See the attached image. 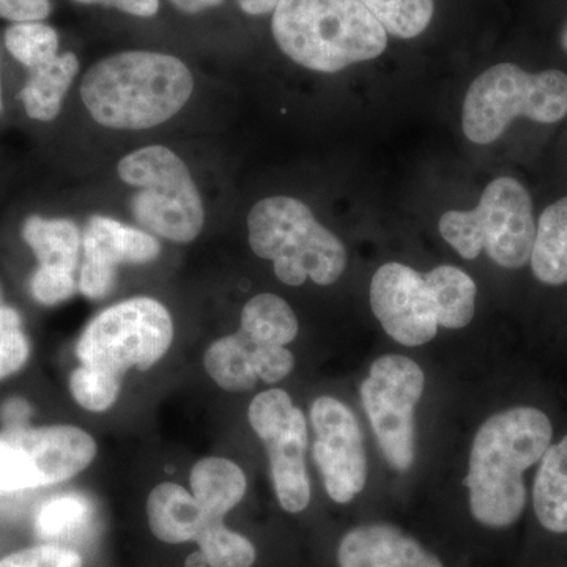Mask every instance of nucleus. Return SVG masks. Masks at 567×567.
<instances>
[{"mask_svg": "<svg viewBox=\"0 0 567 567\" xmlns=\"http://www.w3.org/2000/svg\"><path fill=\"white\" fill-rule=\"evenodd\" d=\"M551 440L550 417L536 406L503 410L481 425L465 477L477 524L506 529L520 522L528 505L525 472L539 464Z\"/></svg>", "mask_w": 567, "mask_h": 567, "instance_id": "obj_1", "label": "nucleus"}, {"mask_svg": "<svg viewBox=\"0 0 567 567\" xmlns=\"http://www.w3.org/2000/svg\"><path fill=\"white\" fill-rule=\"evenodd\" d=\"M271 31L298 65L338 73L385 52L388 32L360 0H279Z\"/></svg>", "mask_w": 567, "mask_h": 567, "instance_id": "obj_3", "label": "nucleus"}, {"mask_svg": "<svg viewBox=\"0 0 567 567\" xmlns=\"http://www.w3.org/2000/svg\"><path fill=\"white\" fill-rule=\"evenodd\" d=\"M196 543L210 567H252L257 559L251 540L227 528L224 520L212 522Z\"/></svg>", "mask_w": 567, "mask_h": 567, "instance_id": "obj_27", "label": "nucleus"}, {"mask_svg": "<svg viewBox=\"0 0 567 567\" xmlns=\"http://www.w3.org/2000/svg\"><path fill=\"white\" fill-rule=\"evenodd\" d=\"M532 503L537 525L547 535L567 536V434L551 443L537 464Z\"/></svg>", "mask_w": 567, "mask_h": 567, "instance_id": "obj_17", "label": "nucleus"}, {"mask_svg": "<svg viewBox=\"0 0 567 567\" xmlns=\"http://www.w3.org/2000/svg\"><path fill=\"white\" fill-rule=\"evenodd\" d=\"M31 341L17 309L0 306V382L10 379L28 364Z\"/></svg>", "mask_w": 567, "mask_h": 567, "instance_id": "obj_30", "label": "nucleus"}, {"mask_svg": "<svg viewBox=\"0 0 567 567\" xmlns=\"http://www.w3.org/2000/svg\"><path fill=\"white\" fill-rule=\"evenodd\" d=\"M123 182L136 186L132 210L134 219L148 233L189 244L203 230L205 213L186 164L162 145L140 148L118 163Z\"/></svg>", "mask_w": 567, "mask_h": 567, "instance_id": "obj_7", "label": "nucleus"}, {"mask_svg": "<svg viewBox=\"0 0 567 567\" xmlns=\"http://www.w3.org/2000/svg\"><path fill=\"white\" fill-rule=\"evenodd\" d=\"M148 527L156 539L166 544L196 543L212 524L192 492L175 483L153 487L147 498Z\"/></svg>", "mask_w": 567, "mask_h": 567, "instance_id": "obj_16", "label": "nucleus"}, {"mask_svg": "<svg viewBox=\"0 0 567 567\" xmlns=\"http://www.w3.org/2000/svg\"><path fill=\"white\" fill-rule=\"evenodd\" d=\"M316 432L312 447L323 477L324 491L339 505L360 495L368 481V457L360 424L352 410L338 399L323 395L311 405Z\"/></svg>", "mask_w": 567, "mask_h": 567, "instance_id": "obj_12", "label": "nucleus"}, {"mask_svg": "<svg viewBox=\"0 0 567 567\" xmlns=\"http://www.w3.org/2000/svg\"><path fill=\"white\" fill-rule=\"evenodd\" d=\"M259 341L245 333L226 336L208 347L204 365L213 382L226 391H249L259 382L256 350Z\"/></svg>", "mask_w": 567, "mask_h": 567, "instance_id": "obj_20", "label": "nucleus"}, {"mask_svg": "<svg viewBox=\"0 0 567 567\" xmlns=\"http://www.w3.org/2000/svg\"><path fill=\"white\" fill-rule=\"evenodd\" d=\"M194 80L174 55L125 51L96 62L81 84L95 122L112 130H147L173 118L192 99Z\"/></svg>", "mask_w": 567, "mask_h": 567, "instance_id": "obj_2", "label": "nucleus"}, {"mask_svg": "<svg viewBox=\"0 0 567 567\" xmlns=\"http://www.w3.org/2000/svg\"><path fill=\"white\" fill-rule=\"evenodd\" d=\"M175 9L186 14H197L200 11L208 9H215V7L221 6L224 0H171Z\"/></svg>", "mask_w": 567, "mask_h": 567, "instance_id": "obj_37", "label": "nucleus"}, {"mask_svg": "<svg viewBox=\"0 0 567 567\" xmlns=\"http://www.w3.org/2000/svg\"><path fill=\"white\" fill-rule=\"evenodd\" d=\"M3 305V301H2V292H0V306Z\"/></svg>", "mask_w": 567, "mask_h": 567, "instance_id": "obj_42", "label": "nucleus"}, {"mask_svg": "<svg viewBox=\"0 0 567 567\" xmlns=\"http://www.w3.org/2000/svg\"><path fill=\"white\" fill-rule=\"evenodd\" d=\"M51 10V0H0V18L11 22L43 21Z\"/></svg>", "mask_w": 567, "mask_h": 567, "instance_id": "obj_34", "label": "nucleus"}, {"mask_svg": "<svg viewBox=\"0 0 567 567\" xmlns=\"http://www.w3.org/2000/svg\"><path fill=\"white\" fill-rule=\"evenodd\" d=\"M385 28L398 39H415L431 24L434 17V0H360Z\"/></svg>", "mask_w": 567, "mask_h": 567, "instance_id": "obj_26", "label": "nucleus"}, {"mask_svg": "<svg viewBox=\"0 0 567 567\" xmlns=\"http://www.w3.org/2000/svg\"><path fill=\"white\" fill-rule=\"evenodd\" d=\"M189 483L194 498L213 520H224L240 505L248 488L241 466L224 457L200 458L193 466Z\"/></svg>", "mask_w": 567, "mask_h": 567, "instance_id": "obj_18", "label": "nucleus"}, {"mask_svg": "<svg viewBox=\"0 0 567 567\" xmlns=\"http://www.w3.org/2000/svg\"><path fill=\"white\" fill-rule=\"evenodd\" d=\"M248 420L267 447L279 505L290 514L303 513L311 503V481L305 461L308 424L303 412L286 391L268 390L252 399Z\"/></svg>", "mask_w": 567, "mask_h": 567, "instance_id": "obj_11", "label": "nucleus"}, {"mask_svg": "<svg viewBox=\"0 0 567 567\" xmlns=\"http://www.w3.org/2000/svg\"><path fill=\"white\" fill-rule=\"evenodd\" d=\"M29 290L37 303L55 306L73 297L78 290V282L74 279V271L39 265L29 281Z\"/></svg>", "mask_w": 567, "mask_h": 567, "instance_id": "obj_31", "label": "nucleus"}, {"mask_svg": "<svg viewBox=\"0 0 567 567\" xmlns=\"http://www.w3.org/2000/svg\"><path fill=\"white\" fill-rule=\"evenodd\" d=\"M372 311L383 330L399 344H427L439 331V319L425 275L404 264H385L371 282Z\"/></svg>", "mask_w": 567, "mask_h": 567, "instance_id": "obj_13", "label": "nucleus"}, {"mask_svg": "<svg viewBox=\"0 0 567 567\" xmlns=\"http://www.w3.org/2000/svg\"><path fill=\"white\" fill-rule=\"evenodd\" d=\"M249 245L260 259L274 260L275 275L287 286L312 279L331 286L344 275L346 246L293 197H267L248 215Z\"/></svg>", "mask_w": 567, "mask_h": 567, "instance_id": "obj_4", "label": "nucleus"}, {"mask_svg": "<svg viewBox=\"0 0 567 567\" xmlns=\"http://www.w3.org/2000/svg\"><path fill=\"white\" fill-rule=\"evenodd\" d=\"M339 567H445L412 535L395 525H358L339 540Z\"/></svg>", "mask_w": 567, "mask_h": 567, "instance_id": "obj_15", "label": "nucleus"}, {"mask_svg": "<svg viewBox=\"0 0 567 567\" xmlns=\"http://www.w3.org/2000/svg\"><path fill=\"white\" fill-rule=\"evenodd\" d=\"M237 2L245 13L259 17V14H267L274 11L279 0H237Z\"/></svg>", "mask_w": 567, "mask_h": 567, "instance_id": "obj_38", "label": "nucleus"}, {"mask_svg": "<svg viewBox=\"0 0 567 567\" xmlns=\"http://www.w3.org/2000/svg\"><path fill=\"white\" fill-rule=\"evenodd\" d=\"M173 317L153 298L137 297L104 309L93 317L78 339L82 365L122 377L130 369L147 371L169 350Z\"/></svg>", "mask_w": 567, "mask_h": 567, "instance_id": "obj_8", "label": "nucleus"}, {"mask_svg": "<svg viewBox=\"0 0 567 567\" xmlns=\"http://www.w3.org/2000/svg\"><path fill=\"white\" fill-rule=\"evenodd\" d=\"M69 385L71 395L82 409L100 413L117 402L122 377L81 364L71 372Z\"/></svg>", "mask_w": 567, "mask_h": 567, "instance_id": "obj_29", "label": "nucleus"}, {"mask_svg": "<svg viewBox=\"0 0 567 567\" xmlns=\"http://www.w3.org/2000/svg\"><path fill=\"white\" fill-rule=\"evenodd\" d=\"M82 248L84 264L78 289L91 300H103L114 290L121 265L153 262L162 252L152 234L106 216H92L82 237Z\"/></svg>", "mask_w": 567, "mask_h": 567, "instance_id": "obj_14", "label": "nucleus"}, {"mask_svg": "<svg viewBox=\"0 0 567 567\" xmlns=\"http://www.w3.org/2000/svg\"><path fill=\"white\" fill-rule=\"evenodd\" d=\"M74 2L117 9L137 18L155 17L159 9V0H74Z\"/></svg>", "mask_w": 567, "mask_h": 567, "instance_id": "obj_35", "label": "nucleus"}, {"mask_svg": "<svg viewBox=\"0 0 567 567\" xmlns=\"http://www.w3.org/2000/svg\"><path fill=\"white\" fill-rule=\"evenodd\" d=\"M96 443L76 425H20L0 431V495L65 483L92 464Z\"/></svg>", "mask_w": 567, "mask_h": 567, "instance_id": "obj_9", "label": "nucleus"}, {"mask_svg": "<svg viewBox=\"0 0 567 567\" xmlns=\"http://www.w3.org/2000/svg\"><path fill=\"white\" fill-rule=\"evenodd\" d=\"M241 330L264 344L286 347L297 338L300 324L286 300L278 295L260 293L245 305Z\"/></svg>", "mask_w": 567, "mask_h": 567, "instance_id": "obj_24", "label": "nucleus"}, {"mask_svg": "<svg viewBox=\"0 0 567 567\" xmlns=\"http://www.w3.org/2000/svg\"><path fill=\"white\" fill-rule=\"evenodd\" d=\"M440 327L461 330L475 317L477 287L472 276L453 265H440L425 275Z\"/></svg>", "mask_w": 567, "mask_h": 567, "instance_id": "obj_23", "label": "nucleus"}, {"mask_svg": "<svg viewBox=\"0 0 567 567\" xmlns=\"http://www.w3.org/2000/svg\"><path fill=\"white\" fill-rule=\"evenodd\" d=\"M561 43H563V48H565V51L567 52V25H566L565 32H563Z\"/></svg>", "mask_w": 567, "mask_h": 567, "instance_id": "obj_40", "label": "nucleus"}, {"mask_svg": "<svg viewBox=\"0 0 567 567\" xmlns=\"http://www.w3.org/2000/svg\"><path fill=\"white\" fill-rule=\"evenodd\" d=\"M424 385L423 369L402 354L380 357L361 383V401L377 443L398 472H406L415 462V409Z\"/></svg>", "mask_w": 567, "mask_h": 567, "instance_id": "obj_10", "label": "nucleus"}, {"mask_svg": "<svg viewBox=\"0 0 567 567\" xmlns=\"http://www.w3.org/2000/svg\"><path fill=\"white\" fill-rule=\"evenodd\" d=\"M21 234L41 267L76 271L82 245L76 224L33 215L22 224Z\"/></svg>", "mask_w": 567, "mask_h": 567, "instance_id": "obj_22", "label": "nucleus"}, {"mask_svg": "<svg viewBox=\"0 0 567 567\" xmlns=\"http://www.w3.org/2000/svg\"><path fill=\"white\" fill-rule=\"evenodd\" d=\"M29 415H31V405L22 399H11L2 406V420L6 427H20L28 425Z\"/></svg>", "mask_w": 567, "mask_h": 567, "instance_id": "obj_36", "label": "nucleus"}, {"mask_svg": "<svg viewBox=\"0 0 567 567\" xmlns=\"http://www.w3.org/2000/svg\"><path fill=\"white\" fill-rule=\"evenodd\" d=\"M439 229L446 244L466 260L486 251L498 267L524 268L532 259L536 237L532 197L516 178H495L475 210L446 212Z\"/></svg>", "mask_w": 567, "mask_h": 567, "instance_id": "obj_6", "label": "nucleus"}, {"mask_svg": "<svg viewBox=\"0 0 567 567\" xmlns=\"http://www.w3.org/2000/svg\"><path fill=\"white\" fill-rule=\"evenodd\" d=\"M10 54L28 70H39L59 55V35L41 21L13 22L6 31Z\"/></svg>", "mask_w": 567, "mask_h": 567, "instance_id": "obj_25", "label": "nucleus"}, {"mask_svg": "<svg viewBox=\"0 0 567 567\" xmlns=\"http://www.w3.org/2000/svg\"><path fill=\"white\" fill-rule=\"evenodd\" d=\"M78 71L80 61L73 52H63L48 65L31 71V78L20 93L25 114L33 121H54Z\"/></svg>", "mask_w": 567, "mask_h": 567, "instance_id": "obj_19", "label": "nucleus"}, {"mask_svg": "<svg viewBox=\"0 0 567 567\" xmlns=\"http://www.w3.org/2000/svg\"><path fill=\"white\" fill-rule=\"evenodd\" d=\"M295 358L290 350L282 346L259 342L256 350V371L259 380L265 383H278L292 374Z\"/></svg>", "mask_w": 567, "mask_h": 567, "instance_id": "obj_33", "label": "nucleus"}, {"mask_svg": "<svg viewBox=\"0 0 567 567\" xmlns=\"http://www.w3.org/2000/svg\"><path fill=\"white\" fill-rule=\"evenodd\" d=\"M566 115V73H528L514 63H498L470 85L462 110V128L473 144L487 145L499 140L518 117L550 125Z\"/></svg>", "mask_w": 567, "mask_h": 567, "instance_id": "obj_5", "label": "nucleus"}, {"mask_svg": "<svg viewBox=\"0 0 567 567\" xmlns=\"http://www.w3.org/2000/svg\"><path fill=\"white\" fill-rule=\"evenodd\" d=\"M0 567H84L81 555L59 544L21 548L0 559Z\"/></svg>", "mask_w": 567, "mask_h": 567, "instance_id": "obj_32", "label": "nucleus"}, {"mask_svg": "<svg viewBox=\"0 0 567 567\" xmlns=\"http://www.w3.org/2000/svg\"><path fill=\"white\" fill-rule=\"evenodd\" d=\"M208 566L207 561H205L204 555L199 551H196V554H193L192 557L188 558V561H186V567H205Z\"/></svg>", "mask_w": 567, "mask_h": 567, "instance_id": "obj_39", "label": "nucleus"}, {"mask_svg": "<svg viewBox=\"0 0 567 567\" xmlns=\"http://www.w3.org/2000/svg\"><path fill=\"white\" fill-rule=\"evenodd\" d=\"M529 265L537 281L547 286L567 282V196L540 213Z\"/></svg>", "mask_w": 567, "mask_h": 567, "instance_id": "obj_21", "label": "nucleus"}, {"mask_svg": "<svg viewBox=\"0 0 567 567\" xmlns=\"http://www.w3.org/2000/svg\"><path fill=\"white\" fill-rule=\"evenodd\" d=\"M0 111H2V81H0Z\"/></svg>", "mask_w": 567, "mask_h": 567, "instance_id": "obj_41", "label": "nucleus"}, {"mask_svg": "<svg viewBox=\"0 0 567 567\" xmlns=\"http://www.w3.org/2000/svg\"><path fill=\"white\" fill-rule=\"evenodd\" d=\"M92 517V506L84 496L65 494L48 499L35 518L37 533L44 539H58L80 532Z\"/></svg>", "mask_w": 567, "mask_h": 567, "instance_id": "obj_28", "label": "nucleus"}]
</instances>
